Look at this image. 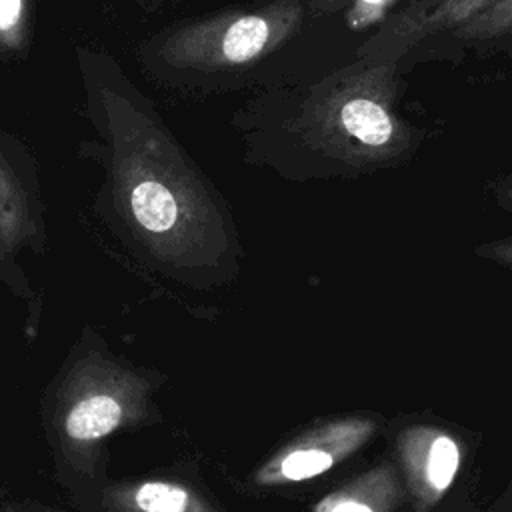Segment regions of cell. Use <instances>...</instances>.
Listing matches in <instances>:
<instances>
[{
    "label": "cell",
    "mask_w": 512,
    "mask_h": 512,
    "mask_svg": "<svg viewBox=\"0 0 512 512\" xmlns=\"http://www.w3.org/2000/svg\"><path fill=\"white\" fill-rule=\"evenodd\" d=\"M494 194H496L498 204H500L506 212H512V172L506 174L504 178H500V182H498L496 188H494Z\"/></svg>",
    "instance_id": "cell-14"
},
{
    "label": "cell",
    "mask_w": 512,
    "mask_h": 512,
    "mask_svg": "<svg viewBox=\"0 0 512 512\" xmlns=\"http://www.w3.org/2000/svg\"><path fill=\"white\" fill-rule=\"evenodd\" d=\"M300 0H268L174 24L140 46L142 70L184 86L250 68L284 46L302 26Z\"/></svg>",
    "instance_id": "cell-4"
},
{
    "label": "cell",
    "mask_w": 512,
    "mask_h": 512,
    "mask_svg": "<svg viewBox=\"0 0 512 512\" xmlns=\"http://www.w3.org/2000/svg\"><path fill=\"white\" fill-rule=\"evenodd\" d=\"M498 0H406L360 46L358 58L400 62L422 42L450 34Z\"/></svg>",
    "instance_id": "cell-8"
},
{
    "label": "cell",
    "mask_w": 512,
    "mask_h": 512,
    "mask_svg": "<svg viewBox=\"0 0 512 512\" xmlns=\"http://www.w3.org/2000/svg\"><path fill=\"white\" fill-rule=\"evenodd\" d=\"M448 36L462 46L484 52L512 50V0H498L486 6L458 24Z\"/></svg>",
    "instance_id": "cell-11"
},
{
    "label": "cell",
    "mask_w": 512,
    "mask_h": 512,
    "mask_svg": "<svg viewBox=\"0 0 512 512\" xmlns=\"http://www.w3.org/2000/svg\"><path fill=\"white\" fill-rule=\"evenodd\" d=\"M48 244L38 164L32 152L0 126V284L26 308V328L36 332L40 296L26 272V258Z\"/></svg>",
    "instance_id": "cell-5"
},
{
    "label": "cell",
    "mask_w": 512,
    "mask_h": 512,
    "mask_svg": "<svg viewBox=\"0 0 512 512\" xmlns=\"http://www.w3.org/2000/svg\"><path fill=\"white\" fill-rule=\"evenodd\" d=\"M432 512H438V508H434ZM446 512H478V510L472 504H468V502H464V504L458 502V504H452Z\"/></svg>",
    "instance_id": "cell-16"
},
{
    "label": "cell",
    "mask_w": 512,
    "mask_h": 512,
    "mask_svg": "<svg viewBox=\"0 0 512 512\" xmlns=\"http://www.w3.org/2000/svg\"><path fill=\"white\" fill-rule=\"evenodd\" d=\"M38 0H0V60H22L32 46Z\"/></svg>",
    "instance_id": "cell-12"
},
{
    "label": "cell",
    "mask_w": 512,
    "mask_h": 512,
    "mask_svg": "<svg viewBox=\"0 0 512 512\" xmlns=\"http://www.w3.org/2000/svg\"><path fill=\"white\" fill-rule=\"evenodd\" d=\"M76 506L80 512H220L198 486L170 474L106 478Z\"/></svg>",
    "instance_id": "cell-9"
},
{
    "label": "cell",
    "mask_w": 512,
    "mask_h": 512,
    "mask_svg": "<svg viewBox=\"0 0 512 512\" xmlns=\"http://www.w3.org/2000/svg\"><path fill=\"white\" fill-rule=\"evenodd\" d=\"M488 512H512V482L508 484L502 498H498Z\"/></svg>",
    "instance_id": "cell-15"
},
{
    "label": "cell",
    "mask_w": 512,
    "mask_h": 512,
    "mask_svg": "<svg viewBox=\"0 0 512 512\" xmlns=\"http://www.w3.org/2000/svg\"><path fill=\"white\" fill-rule=\"evenodd\" d=\"M382 426L372 414H348L310 426L270 454L256 468L252 482L274 490L314 480L360 452Z\"/></svg>",
    "instance_id": "cell-6"
},
{
    "label": "cell",
    "mask_w": 512,
    "mask_h": 512,
    "mask_svg": "<svg viewBox=\"0 0 512 512\" xmlns=\"http://www.w3.org/2000/svg\"><path fill=\"white\" fill-rule=\"evenodd\" d=\"M474 254L494 264L512 268V238H500V240L480 244L474 248Z\"/></svg>",
    "instance_id": "cell-13"
},
{
    "label": "cell",
    "mask_w": 512,
    "mask_h": 512,
    "mask_svg": "<svg viewBox=\"0 0 512 512\" xmlns=\"http://www.w3.org/2000/svg\"><path fill=\"white\" fill-rule=\"evenodd\" d=\"M160 382L162 374L116 356L90 328L82 332L42 398L54 470L74 502L106 482V440L156 420Z\"/></svg>",
    "instance_id": "cell-2"
},
{
    "label": "cell",
    "mask_w": 512,
    "mask_h": 512,
    "mask_svg": "<svg viewBox=\"0 0 512 512\" xmlns=\"http://www.w3.org/2000/svg\"><path fill=\"white\" fill-rule=\"evenodd\" d=\"M76 66L104 168L98 208L110 226L176 280L202 286L230 276L232 216L156 106L110 54L78 46Z\"/></svg>",
    "instance_id": "cell-1"
},
{
    "label": "cell",
    "mask_w": 512,
    "mask_h": 512,
    "mask_svg": "<svg viewBox=\"0 0 512 512\" xmlns=\"http://www.w3.org/2000/svg\"><path fill=\"white\" fill-rule=\"evenodd\" d=\"M398 64L358 58L310 88L294 132L314 154L354 170L392 166L416 146L398 114Z\"/></svg>",
    "instance_id": "cell-3"
},
{
    "label": "cell",
    "mask_w": 512,
    "mask_h": 512,
    "mask_svg": "<svg viewBox=\"0 0 512 512\" xmlns=\"http://www.w3.org/2000/svg\"><path fill=\"white\" fill-rule=\"evenodd\" d=\"M394 454L414 512H432L452 490L466 458V446L444 424L412 422L398 426Z\"/></svg>",
    "instance_id": "cell-7"
},
{
    "label": "cell",
    "mask_w": 512,
    "mask_h": 512,
    "mask_svg": "<svg viewBox=\"0 0 512 512\" xmlns=\"http://www.w3.org/2000/svg\"><path fill=\"white\" fill-rule=\"evenodd\" d=\"M408 500L394 460H384L324 494L312 512H396Z\"/></svg>",
    "instance_id": "cell-10"
}]
</instances>
